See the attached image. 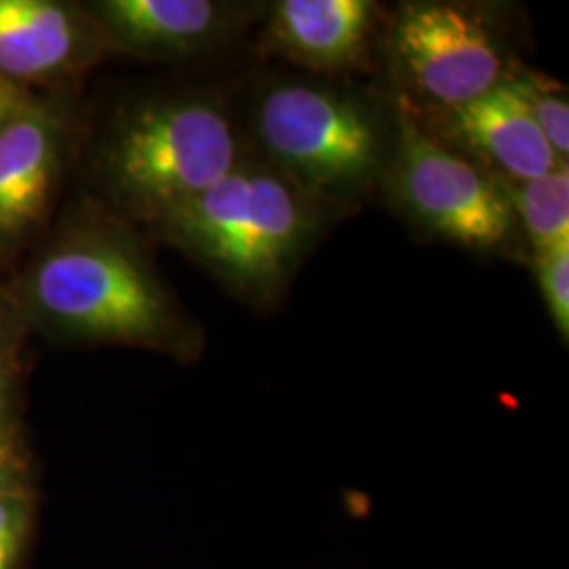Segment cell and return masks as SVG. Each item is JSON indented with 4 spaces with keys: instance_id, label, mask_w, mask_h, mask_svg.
I'll return each mask as SVG.
<instances>
[{
    "instance_id": "cell-1",
    "label": "cell",
    "mask_w": 569,
    "mask_h": 569,
    "mask_svg": "<svg viewBox=\"0 0 569 569\" xmlns=\"http://www.w3.org/2000/svg\"><path fill=\"white\" fill-rule=\"evenodd\" d=\"M20 296L39 326L70 340L194 348L182 308L119 226L66 232L28 268Z\"/></svg>"
},
{
    "instance_id": "cell-2",
    "label": "cell",
    "mask_w": 569,
    "mask_h": 569,
    "mask_svg": "<svg viewBox=\"0 0 569 569\" xmlns=\"http://www.w3.org/2000/svg\"><path fill=\"white\" fill-rule=\"evenodd\" d=\"M326 204L272 164L243 159L222 182L152 228L241 300L272 305L315 241Z\"/></svg>"
},
{
    "instance_id": "cell-3",
    "label": "cell",
    "mask_w": 569,
    "mask_h": 569,
    "mask_svg": "<svg viewBox=\"0 0 569 569\" xmlns=\"http://www.w3.org/2000/svg\"><path fill=\"white\" fill-rule=\"evenodd\" d=\"M241 161V142L222 103L167 96L124 108L103 136L96 163L110 203L152 226L222 182Z\"/></svg>"
},
{
    "instance_id": "cell-4",
    "label": "cell",
    "mask_w": 569,
    "mask_h": 569,
    "mask_svg": "<svg viewBox=\"0 0 569 569\" xmlns=\"http://www.w3.org/2000/svg\"><path fill=\"white\" fill-rule=\"evenodd\" d=\"M268 164L319 203L363 194L387 161L382 127L366 103L312 82H274L253 112Z\"/></svg>"
},
{
    "instance_id": "cell-5",
    "label": "cell",
    "mask_w": 569,
    "mask_h": 569,
    "mask_svg": "<svg viewBox=\"0 0 569 569\" xmlns=\"http://www.w3.org/2000/svg\"><path fill=\"white\" fill-rule=\"evenodd\" d=\"M397 127L392 188L407 213L428 232L470 249L507 243L517 220L505 186L430 138L406 102Z\"/></svg>"
},
{
    "instance_id": "cell-6",
    "label": "cell",
    "mask_w": 569,
    "mask_h": 569,
    "mask_svg": "<svg viewBox=\"0 0 569 569\" xmlns=\"http://www.w3.org/2000/svg\"><path fill=\"white\" fill-rule=\"evenodd\" d=\"M392 49L413 87L453 110L483 98L507 79L488 21L456 2H406L392 26Z\"/></svg>"
},
{
    "instance_id": "cell-7",
    "label": "cell",
    "mask_w": 569,
    "mask_h": 569,
    "mask_svg": "<svg viewBox=\"0 0 569 569\" xmlns=\"http://www.w3.org/2000/svg\"><path fill=\"white\" fill-rule=\"evenodd\" d=\"M63 124L30 102L0 127V256L16 253L49 216L60 178Z\"/></svg>"
},
{
    "instance_id": "cell-8",
    "label": "cell",
    "mask_w": 569,
    "mask_h": 569,
    "mask_svg": "<svg viewBox=\"0 0 569 569\" xmlns=\"http://www.w3.org/2000/svg\"><path fill=\"white\" fill-rule=\"evenodd\" d=\"M103 44L146 58H183L226 41L243 21L241 4L216 0H100L84 9Z\"/></svg>"
},
{
    "instance_id": "cell-9",
    "label": "cell",
    "mask_w": 569,
    "mask_h": 569,
    "mask_svg": "<svg viewBox=\"0 0 569 569\" xmlns=\"http://www.w3.org/2000/svg\"><path fill=\"white\" fill-rule=\"evenodd\" d=\"M106 47L84 9L53 0H0V77L49 81L84 68Z\"/></svg>"
},
{
    "instance_id": "cell-10",
    "label": "cell",
    "mask_w": 569,
    "mask_h": 569,
    "mask_svg": "<svg viewBox=\"0 0 569 569\" xmlns=\"http://www.w3.org/2000/svg\"><path fill=\"white\" fill-rule=\"evenodd\" d=\"M448 114L451 136L496 164L510 182L536 180L566 163L507 81Z\"/></svg>"
},
{
    "instance_id": "cell-11",
    "label": "cell",
    "mask_w": 569,
    "mask_h": 569,
    "mask_svg": "<svg viewBox=\"0 0 569 569\" xmlns=\"http://www.w3.org/2000/svg\"><path fill=\"white\" fill-rule=\"evenodd\" d=\"M376 4L369 0H283L268 20V41L312 70L355 66L366 53Z\"/></svg>"
},
{
    "instance_id": "cell-12",
    "label": "cell",
    "mask_w": 569,
    "mask_h": 569,
    "mask_svg": "<svg viewBox=\"0 0 569 569\" xmlns=\"http://www.w3.org/2000/svg\"><path fill=\"white\" fill-rule=\"evenodd\" d=\"M515 220L528 232L533 253L549 251L557 244L569 243V171L559 164L547 176L528 182H507Z\"/></svg>"
},
{
    "instance_id": "cell-13",
    "label": "cell",
    "mask_w": 569,
    "mask_h": 569,
    "mask_svg": "<svg viewBox=\"0 0 569 569\" xmlns=\"http://www.w3.org/2000/svg\"><path fill=\"white\" fill-rule=\"evenodd\" d=\"M505 81L528 108L529 117L549 140L555 154L568 163L569 152V106L566 89L547 74L523 72L507 74Z\"/></svg>"
},
{
    "instance_id": "cell-14",
    "label": "cell",
    "mask_w": 569,
    "mask_h": 569,
    "mask_svg": "<svg viewBox=\"0 0 569 569\" xmlns=\"http://www.w3.org/2000/svg\"><path fill=\"white\" fill-rule=\"evenodd\" d=\"M536 274L545 305L557 331L569 336V243L557 244L536 256Z\"/></svg>"
},
{
    "instance_id": "cell-15",
    "label": "cell",
    "mask_w": 569,
    "mask_h": 569,
    "mask_svg": "<svg viewBox=\"0 0 569 569\" xmlns=\"http://www.w3.org/2000/svg\"><path fill=\"white\" fill-rule=\"evenodd\" d=\"M18 526L20 512L16 500L9 498V493H0V561L7 566H11L18 547Z\"/></svg>"
},
{
    "instance_id": "cell-16",
    "label": "cell",
    "mask_w": 569,
    "mask_h": 569,
    "mask_svg": "<svg viewBox=\"0 0 569 569\" xmlns=\"http://www.w3.org/2000/svg\"><path fill=\"white\" fill-rule=\"evenodd\" d=\"M32 100H28L21 93L20 87L13 82L4 81L0 77V127L7 124L11 119H16L21 110Z\"/></svg>"
},
{
    "instance_id": "cell-17",
    "label": "cell",
    "mask_w": 569,
    "mask_h": 569,
    "mask_svg": "<svg viewBox=\"0 0 569 569\" xmlns=\"http://www.w3.org/2000/svg\"><path fill=\"white\" fill-rule=\"evenodd\" d=\"M7 388H9V369L7 359L0 361V443H4V422H7Z\"/></svg>"
},
{
    "instance_id": "cell-18",
    "label": "cell",
    "mask_w": 569,
    "mask_h": 569,
    "mask_svg": "<svg viewBox=\"0 0 569 569\" xmlns=\"http://www.w3.org/2000/svg\"><path fill=\"white\" fill-rule=\"evenodd\" d=\"M11 472H13V462L9 456V448L7 443H0V493H9Z\"/></svg>"
},
{
    "instance_id": "cell-19",
    "label": "cell",
    "mask_w": 569,
    "mask_h": 569,
    "mask_svg": "<svg viewBox=\"0 0 569 569\" xmlns=\"http://www.w3.org/2000/svg\"><path fill=\"white\" fill-rule=\"evenodd\" d=\"M11 336H13V327H11V321L7 317V310L0 306V361L9 359Z\"/></svg>"
},
{
    "instance_id": "cell-20",
    "label": "cell",
    "mask_w": 569,
    "mask_h": 569,
    "mask_svg": "<svg viewBox=\"0 0 569 569\" xmlns=\"http://www.w3.org/2000/svg\"><path fill=\"white\" fill-rule=\"evenodd\" d=\"M0 569H9V566H7V563H2V561H0Z\"/></svg>"
}]
</instances>
